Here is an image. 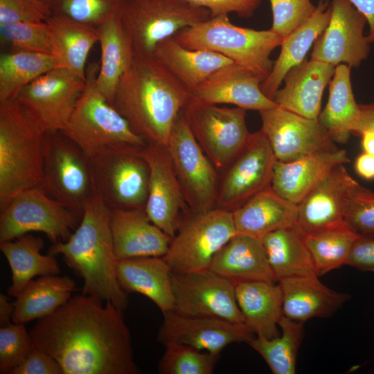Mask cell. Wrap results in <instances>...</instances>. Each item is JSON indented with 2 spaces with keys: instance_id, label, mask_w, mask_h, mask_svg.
Masks as SVG:
<instances>
[{
  "instance_id": "6da1fadb",
  "label": "cell",
  "mask_w": 374,
  "mask_h": 374,
  "mask_svg": "<svg viewBox=\"0 0 374 374\" xmlns=\"http://www.w3.org/2000/svg\"><path fill=\"white\" fill-rule=\"evenodd\" d=\"M33 346L51 355L62 374H138L123 311L81 294L30 330Z\"/></svg>"
},
{
  "instance_id": "7a4b0ae2",
  "label": "cell",
  "mask_w": 374,
  "mask_h": 374,
  "mask_svg": "<svg viewBox=\"0 0 374 374\" xmlns=\"http://www.w3.org/2000/svg\"><path fill=\"white\" fill-rule=\"evenodd\" d=\"M190 91L153 54L134 53L112 103L148 143L166 146Z\"/></svg>"
},
{
  "instance_id": "3957f363",
  "label": "cell",
  "mask_w": 374,
  "mask_h": 374,
  "mask_svg": "<svg viewBox=\"0 0 374 374\" xmlns=\"http://www.w3.org/2000/svg\"><path fill=\"white\" fill-rule=\"evenodd\" d=\"M111 210L96 195L84 206L80 224L65 242L53 244L48 254L61 255L74 274L83 280L82 294L110 301L123 311L127 294L116 277L110 229Z\"/></svg>"
},
{
  "instance_id": "277c9868",
  "label": "cell",
  "mask_w": 374,
  "mask_h": 374,
  "mask_svg": "<svg viewBox=\"0 0 374 374\" xmlns=\"http://www.w3.org/2000/svg\"><path fill=\"white\" fill-rule=\"evenodd\" d=\"M44 132L17 100L0 104V211L20 193L43 186Z\"/></svg>"
},
{
  "instance_id": "5b68a950",
  "label": "cell",
  "mask_w": 374,
  "mask_h": 374,
  "mask_svg": "<svg viewBox=\"0 0 374 374\" xmlns=\"http://www.w3.org/2000/svg\"><path fill=\"white\" fill-rule=\"evenodd\" d=\"M173 37L186 48L221 54L265 80L274 65L270 55L283 40L271 29L238 26L229 20L228 15L211 17L180 30Z\"/></svg>"
},
{
  "instance_id": "8992f818",
  "label": "cell",
  "mask_w": 374,
  "mask_h": 374,
  "mask_svg": "<svg viewBox=\"0 0 374 374\" xmlns=\"http://www.w3.org/2000/svg\"><path fill=\"white\" fill-rule=\"evenodd\" d=\"M99 64H87L85 86L74 110L61 131L87 156L111 145L143 148L145 140L135 133L127 121L99 91L96 80Z\"/></svg>"
},
{
  "instance_id": "52a82bcc",
  "label": "cell",
  "mask_w": 374,
  "mask_h": 374,
  "mask_svg": "<svg viewBox=\"0 0 374 374\" xmlns=\"http://www.w3.org/2000/svg\"><path fill=\"white\" fill-rule=\"evenodd\" d=\"M142 148L111 145L88 155L96 195L111 211L145 209L150 172Z\"/></svg>"
},
{
  "instance_id": "ba28073f",
  "label": "cell",
  "mask_w": 374,
  "mask_h": 374,
  "mask_svg": "<svg viewBox=\"0 0 374 374\" xmlns=\"http://www.w3.org/2000/svg\"><path fill=\"white\" fill-rule=\"evenodd\" d=\"M42 188L80 217L96 195L88 156L61 131L44 135Z\"/></svg>"
},
{
  "instance_id": "9c48e42d",
  "label": "cell",
  "mask_w": 374,
  "mask_h": 374,
  "mask_svg": "<svg viewBox=\"0 0 374 374\" xmlns=\"http://www.w3.org/2000/svg\"><path fill=\"white\" fill-rule=\"evenodd\" d=\"M118 17L134 53L151 55L159 43L207 20L211 12L185 0H125Z\"/></svg>"
},
{
  "instance_id": "30bf717a",
  "label": "cell",
  "mask_w": 374,
  "mask_h": 374,
  "mask_svg": "<svg viewBox=\"0 0 374 374\" xmlns=\"http://www.w3.org/2000/svg\"><path fill=\"white\" fill-rule=\"evenodd\" d=\"M237 233L233 213L215 208L182 220L163 258L172 272L209 269L215 255Z\"/></svg>"
},
{
  "instance_id": "8fae6325",
  "label": "cell",
  "mask_w": 374,
  "mask_h": 374,
  "mask_svg": "<svg viewBox=\"0 0 374 374\" xmlns=\"http://www.w3.org/2000/svg\"><path fill=\"white\" fill-rule=\"evenodd\" d=\"M246 111L190 98L181 112L197 143L217 170H224L231 163L251 134Z\"/></svg>"
},
{
  "instance_id": "7c38bea8",
  "label": "cell",
  "mask_w": 374,
  "mask_h": 374,
  "mask_svg": "<svg viewBox=\"0 0 374 374\" xmlns=\"http://www.w3.org/2000/svg\"><path fill=\"white\" fill-rule=\"evenodd\" d=\"M81 218L42 187L30 188L16 195L1 211L0 242L35 231L44 233L53 244L65 242Z\"/></svg>"
},
{
  "instance_id": "4fadbf2b",
  "label": "cell",
  "mask_w": 374,
  "mask_h": 374,
  "mask_svg": "<svg viewBox=\"0 0 374 374\" xmlns=\"http://www.w3.org/2000/svg\"><path fill=\"white\" fill-rule=\"evenodd\" d=\"M166 148L190 212L202 213L216 208L220 185L216 168L181 114L173 125Z\"/></svg>"
},
{
  "instance_id": "5bb4252c",
  "label": "cell",
  "mask_w": 374,
  "mask_h": 374,
  "mask_svg": "<svg viewBox=\"0 0 374 374\" xmlns=\"http://www.w3.org/2000/svg\"><path fill=\"white\" fill-rule=\"evenodd\" d=\"M172 283L175 312L244 323L233 280L208 269L187 273L172 271Z\"/></svg>"
},
{
  "instance_id": "9a60e30c",
  "label": "cell",
  "mask_w": 374,
  "mask_h": 374,
  "mask_svg": "<svg viewBox=\"0 0 374 374\" xmlns=\"http://www.w3.org/2000/svg\"><path fill=\"white\" fill-rule=\"evenodd\" d=\"M84 86V80L56 68L25 87L16 100L44 132L62 131Z\"/></svg>"
},
{
  "instance_id": "2e32d148",
  "label": "cell",
  "mask_w": 374,
  "mask_h": 374,
  "mask_svg": "<svg viewBox=\"0 0 374 374\" xmlns=\"http://www.w3.org/2000/svg\"><path fill=\"white\" fill-rule=\"evenodd\" d=\"M276 161L265 133H251L245 145L226 168L219 185L216 208L233 211L271 187Z\"/></svg>"
},
{
  "instance_id": "e0dca14e",
  "label": "cell",
  "mask_w": 374,
  "mask_h": 374,
  "mask_svg": "<svg viewBox=\"0 0 374 374\" xmlns=\"http://www.w3.org/2000/svg\"><path fill=\"white\" fill-rule=\"evenodd\" d=\"M328 26L315 41L312 60L335 66H359L370 52V42L364 35L365 17L349 0H331Z\"/></svg>"
},
{
  "instance_id": "ac0fdd59",
  "label": "cell",
  "mask_w": 374,
  "mask_h": 374,
  "mask_svg": "<svg viewBox=\"0 0 374 374\" xmlns=\"http://www.w3.org/2000/svg\"><path fill=\"white\" fill-rule=\"evenodd\" d=\"M261 130L277 161L289 162L337 147L318 119H311L278 105L259 112Z\"/></svg>"
},
{
  "instance_id": "d6986e66",
  "label": "cell",
  "mask_w": 374,
  "mask_h": 374,
  "mask_svg": "<svg viewBox=\"0 0 374 374\" xmlns=\"http://www.w3.org/2000/svg\"><path fill=\"white\" fill-rule=\"evenodd\" d=\"M150 172L145 211L150 221L171 239L189 211L166 146L147 143L139 152Z\"/></svg>"
},
{
  "instance_id": "ffe728a7",
  "label": "cell",
  "mask_w": 374,
  "mask_h": 374,
  "mask_svg": "<svg viewBox=\"0 0 374 374\" xmlns=\"http://www.w3.org/2000/svg\"><path fill=\"white\" fill-rule=\"evenodd\" d=\"M255 335L245 323L184 316L171 311L163 314L158 340L163 345L181 344L220 355L225 347L233 343L249 344Z\"/></svg>"
},
{
  "instance_id": "44dd1931",
  "label": "cell",
  "mask_w": 374,
  "mask_h": 374,
  "mask_svg": "<svg viewBox=\"0 0 374 374\" xmlns=\"http://www.w3.org/2000/svg\"><path fill=\"white\" fill-rule=\"evenodd\" d=\"M357 182L339 165L297 205L296 226L304 235L347 224L345 206Z\"/></svg>"
},
{
  "instance_id": "7402d4cb",
  "label": "cell",
  "mask_w": 374,
  "mask_h": 374,
  "mask_svg": "<svg viewBox=\"0 0 374 374\" xmlns=\"http://www.w3.org/2000/svg\"><path fill=\"white\" fill-rule=\"evenodd\" d=\"M264 80L256 73L233 62L190 91V98L204 103L232 105L260 112L278 105L262 92Z\"/></svg>"
},
{
  "instance_id": "603a6c76",
  "label": "cell",
  "mask_w": 374,
  "mask_h": 374,
  "mask_svg": "<svg viewBox=\"0 0 374 374\" xmlns=\"http://www.w3.org/2000/svg\"><path fill=\"white\" fill-rule=\"evenodd\" d=\"M110 229L117 260L163 257L171 238L153 224L144 208L111 211Z\"/></svg>"
},
{
  "instance_id": "cb8c5ba5",
  "label": "cell",
  "mask_w": 374,
  "mask_h": 374,
  "mask_svg": "<svg viewBox=\"0 0 374 374\" xmlns=\"http://www.w3.org/2000/svg\"><path fill=\"white\" fill-rule=\"evenodd\" d=\"M349 161L346 152L338 148L289 162L276 160L271 187L280 196L298 205L333 168Z\"/></svg>"
},
{
  "instance_id": "d4e9b609",
  "label": "cell",
  "mask_w": 374,
  "mask_h": 374,
  "mask_svg": "<svg viewBox=\"0 0 374 374\" xmlns=\"http://www.w3.org/2000/svg\"><path fill=\"white\" fill-rule=\"evenodd\" d=\"M335 67L312 59L303 61L287 73L284 84L277 90L273 100L292 112L318 119L322 96Z\"/></svg>"
},
{
  "instance_id": "484cf974",
  "label": "cell",
  "mask_w": 374,
  "mask_h": 374,
  "mask_svg": "<svg viewBox=\"0 0 374 374\" xmlns=\"http://www.w3.org/2000/svg\"><path fill=\"white\" fill-rule=\"evenodd\" d=\"M116 272L118 284L125 293L145 296L163 314L174 311L172 270L163 257L118 260Z\"/></svg>"
},
{
  "instance_id": "4316f807",
  "label": "cell",
  "mask_w": 374,
  "mask_h": 374,
  "mask_svg": "<svg viewBox=\"0 0 374 374\" xmlns=\"http://www.w3.org/2000/svg\"><path fill=\"white\" fill-rule=\"evenodd\" d=\"M318 277H294L278 281L284 316L304 323L312 318L332 315L348 300V294L330 289Z\"/></svg>"
},
{
  "instance_id": "83f0119b",
  "label": "cell",
  "mask_w": 374,
  "mask_h": 374,
  "mask_svg": "<svg viewBox=\"0 0 374 374\" xmlns=\"http://www.w3.org/2000/svg\"><path fill=\"white\" fill-rule=\"evenodd\" d=\"M209 269L233 282L262 280L278 283L261 239L236 233L215 255Z\"/></svg>"
},
{
  "instance_id": "f1b7e54d",
  "label": "cell",
  "mask_w": 374,
  "mask_h": 374,
  "mask_svg": "<svg viewBox=\"0 0 374 374\" xmlns=\"http://www.w3.org/2000/svg\"><path fill=\"white\" fill-rule=\"evenodd\" d=\"M330 10L328 0H320L312 15L283 38L279 55L269 75L261 84L262 92L269 98L273 100L287 73L304 61L310 48L328 26Z\"/></svg>"
},
{
  "instance_id": "f546056e",
  "label": "cell",
  "mask_w": 374,
  "mask_h": 374,
  "mask_svg": "<svg viewBox=\"0 0 374 374\" xmlns=\"http://www.w3.org/2000/svg\"><path fill=\"white\" fill-rule=\"evenodd\" d=\"M232 213L238 233L261 239L271 231L295 225L298 206L280 196L270 187Z\"/></svg>"
},
{
  "instance_id": "4dcf8cb0",
  "label": "cell",
  "mask_w": 374,
  "mask_h": 374,
  "mask_svg": "<svg viewBox=\"0 0 374 374\" xmlns=\"http://www.w3.org/2000/svg\"><path fill=\"white\" fill-rule=\"evenodd\" d=\"M235 295L244 323L256 335L271 339L280 335L278 323L283 316L280 287L262 280L235 282Z\"/></svg>"
},
{
  "instance_id": "1f68e13d",
  "label": "cell",
  "mask_w": 374,
  "mask_h": 374,
  "mask_svg": "<svg viewBox=\"0 0 374 374\" xmlns=\"http://www.w3.org/2000/svg\"><path fill=\"white\" fill-rule=\"evenodd\" d=\"M100 48V62L96 83L112 104L118 84L130 66L134 51L118 15L96 27Z\"/></svg>"
},
{
  "instance_id": "d6a6232c",
  "label": "cell",
  "mask_w": 374,
  "mask_h": 374,
  "mask_svg": "<svg viewBox=\"0 0 374 374\" xmlns=\"http://www.w3.org/2000/svg\"><path fill=\"white\" fill-rule=\"evenodd\" d=\"M152 54L189 91L220 68L233 63L213 51L186 48L173 37L159 43Z\"/></svg>"
},
{
  "instance_id": "836d02e7",
  "label": "cell",
  "mask_w": 374,
  "mask_h": 374,
  "mask_svg": "<svg viewBox=\"0 0 374 374\" xmlns=\"http://www.w3.org/2000/svg\"><path fill=\"white\" fill-rule=\"evenodd\" d=\"M44 240L27 233L15 240L0 242L12 272V283L7 293L16 297L37 276L57 275L60 272L55 256L41 253Z\"/></svg>"
},
{
  "instance_id": "e575fe53",
  "label": "cell",
  "mask_w": 374,
  "mask_h": 374,
  "mask_svg": "<svg viewBox=\"0 0 374 374\" xmlns=\"http://www.w3.org/2000/svg\"><path fill=\"white\" fill-rule=\"evenodd\" d=\"M350 69L344 64L335 67L327 104L318 118L332 141L340 143L347 142L355 133L361 116L360 105L352 89Z\"/></svg>"
},
{
  "instance_id": "d590c367",
  "label": "cell",
  "mask_w": 374,
  "mask_h": 374,
  "mask_svg": "<svg viewBox=\"0 0 374 374\" xmlns=\"http://www.w3.org/2000/svg\"><path fill=\"white\" fill-rule=\"evenodd\" d=\"M46 22L62 67L85 80L88 55L98 42L96 28L58 15H51Z\"/></svg>"
},
{
  "instance_id": "8d00e7d4",
  "label": "cell",
  "mask_w": 374,
  "mask_h": 374,
  "mask_svg": "<svg viewBox=\"0 0 374 374\" xmlns=\"http://www.w3.org/2000/svg\"><path fill=\"white\" fill-rule=\"evenodd\" d=\"M261 241L277 281L317 276L304 235L296 224L271 231Z\"/></svg>"
},
{
  "instance_id": "74e56055",
  "label": "cell",
  "mask_w": 374,
  "mask_h": 374,
  "mask_svg": "<svg viewBox=\"0 0 374 374\" xmlns=\"http://www.w3.org/2000/svg\"><path fill=\"white\" fill-rule=\"evenodd\" d=\"M75 282L66 276L32 280L15 297L12 321L25 324L53 313L71 298Z\"/></svg>"
},
{
  "instance_id": "f35d334b",
  "label": "cell",
  "mask_w": 374,
  "mask_h": 374,
  "mask_svg": "<svg viewBox=\"0 0 374 374\" xmlns=\"http://www.w3.org/2000/svg\"><path fill=\"white\" fill-rule=\"evenodd\" d=\"M62 67L57 56L27 51L0 56V104L15 100L19 92L43 74ZM63 68V67H62Z\"/></svg>"
},
{
  "instance_id": "ab89813d",
  "label": "cell",
  "mask_w": 374,
  "mask_h": 374,
  "mask_svg": "<svg viewBox=\"0 0 374 374\" xmlns=\"http://www.w3.org/2000/svg\"><path fill=\"white\" fill-rule=\"evenodd\" d=\"M303 324L283 315L278 323L281 335L271 339L256 335L248 344L263 358L274 374H294L304 337Z\"/></svg>"
},
{
  "instance_id": "60d3db41",
  "label": "cell",
  "mask_w": 374,
  "mask_h": 374,
  "mask_svg": "<svg viewBox=\"0 0 374 374\" xmlns=\"http://www.w3.org/2000/svg\"><path fill=\"white\" fill-rule=\"evenodd\" d=\"M358 237L347 224L304 235L317 275L320 276L346 265Z\"/></svg>"
},
{
  "instance_id": "b9f144b4",
  "label": "cell",
  "mask_w": 374,
  "mask_h": 374,
  "mask_svg": "<svg viewBox=\"0 0 374 374\" xmlns=\"http://www.w3.org/2000/svg\"><path fill=\"white\" fill-rule=\"evenodd\" d=\"M159 364L163 374H211L220 355L190 346L168 343Z\"/></svg>"
},
{
  "instance_id": "7bdbcfd3",
  "label": "cell",
  "mask_w": 374,
  "mask_h": 374,
  "mask_svg": "<svg viewBox=\"0 0 374 374\" xmlns=\"http://www.w3.org/2000/svg\"><path fill=\"white\" fill-rule=\"evenodd\" d=\"M125 0H48L51 15L65 16L97 27L114 15H118Z\"/></svg>"
},
{
  "instance_id": "ee69618b",
  "label": "cell",
  "mask_w": 374,
  "mask_h": 374,
  "mask_svg": "<svg viewBox=\"0 0 374 374\" xmlns=\"http://www.w3.org/2000/svg\"><path fill=\"white\" fill-rule=\"evenodd\" d=\"M1 42L14 51L55 55L46 21H19L0 24Z\"/></svg>"
},
{
  "instance_id": "f6af8a7d",
  "label": "cell",
  "mask_w": 374,
  "mask_h": 374,
  "mask_svg": "<svg viewBox=\"0 0 374 374\" xmlns=\"http://www.w3.org/2000/svg\"><path fill=\"white\" fill-rule=\"evenodd\" d=\"M34 348L23 323H10L0 328V373H10Z\"/></svg>"
},
{
  "instance_id": "bcb514c9",
  "label": "cell",
  "mask_w": 374,
  "mask_h": 374,
  "mask_svg": "<svg viewBox=\"0 0 374 374\" xmlns=\"http://www.w3.org/2000/svg\"><path fill=\"white\" fill-rule=\"evenodd\" d=\"M344 217L359 235H374V192L357 183L347 200Z\"/></svg>"
},
{
  "instance_id": "7dc6e473",
  "label": "cell",
  "mask_w": 374,
  "mask_h": 374,
  "mask_svg": "<svg viewBox=\"0 0 374 374\" xmlns=\"http://www.w3.org/2000/svg\"><path fill=\"white\" fill-rule=\"evenodd\" d=\"M269 1L272 12L270 29L283 38L305 23L316 9L312 0Z\"/></svg>"
},
{
  "instance_id": "c3c4849f",
  "label": "cell",
  "mask_w": 374,
  "mask_h": 374,
  "mask_svg": "<svg viewBox=\"0 0 374 374\" xmlns=\"http://www.w3.org/2000/svg\"><path fill=\"white\" fill-rule=\"evenodd\" d=\"M51 15L47 1L0 0V24L19 21L43 22Z\"/></svg>"
},
{
  "instance_id": "681fc988",
  "label": "cell",
  "mask_w": 374,
  "mask_h": 374,
  "mask_svg": "<svg viewBox=\"0 0 374 374\" xmlns=\"http://www.w3.org/2000/svg\"><path fill=\"white\" fill-rule=\"evenodd\" d=\"M190 3L208 10L211 17L235 13L240 17L249 18L260 7L262 0H185Z\"/></svg>"
},
{
  "instance_id": "f907efd6",
  "label": "cell",
  "mask_w": 374,
  "mask_h": 374,
  "mask_svg": "<svg viewBox=\"0 0 374 374\" xmlns=\"http://www.w3.org/2000/svg\"><path fill=\"white\" fill-rule=\"evenodd\" d=\"M9 374H62L59 364L48 353L34 347Z\"/></svg>"
},
{
  "instance_id": "816d5d0a",
  "label": "cell",
  "mask_w": 374,
  "mask_h": 374,
  "mask_svg": "<svg viewBox=\"0 0 374 374\" xmlns=\"http://www.w3.org/2000/svg\"><path fill=\"white\" fill-rule=\"evenodd\" d=\"M346 265L362 271L374 272V235H359Z\"/></svg>"
},
{
  "instance_id": "f5cc1de1",
  "label": "cell",
  "mask_w": 374,
  "mask_h": 374,
  "mask_svg": "<svg viewBox=\"0 0 374 374\" xmlns=\"http://www.w3.org/2000/svg\"><path fill=\"white\" fill-rule=\"evenodd\" d=\"M352 5L365 17L368 25V39L374 44V0H349Z\"/></svg>"
},
{
  "instance_id": "db71d44e",
  "label": "cell",
  "mask_w": 374,
  "mask_h": 374,
  "mask_svg": "<svg viewBox=\"0 0 374 374\" xmlns=\"http://www.w3.org/2000/svg\"><path fill=\"white\" fill-rule=\"evenodd\" d=\"M355 168L362 177L374 179V155L366 152L359 155L355 161Z\"/></svg>"
},
{
  "instance_id": "11a10c76",
  "label": "cell",
  "mask_w": 374,
  "mask_h": 374,
  "mask_svg": "<svg viewBox=\"0 0 374 374\" xmlns=\"http://www.w3.org/2000/svg\"><path fill=\"white\" fill-rule=\"evenodd\" d=\"M360 109L361 116L355 132L358 135L365 129L374 130V103L360 105Z\"/></svg>"
},
{
  "instance_id": "9f6ffc18",
  "label": "cell",
  "mask_w": 374,
  "mask_h": 374,
  "mask_svg": "<svg viewBox=\"0 0 374 374\" xmlns=\"http://www.w3.org/2000/svg\"><path fill=\"white\" fill-rule=\"evenodd\" d=\"M14 310V304L9 302L6 296L0 294V326L3 327L11 323Z\"/></svg>"
},
{
  "instance_id": "6f0895ef",
  "label": "cell",
  "mask_w": 374,
  "mask_h": 374,
  "mask_svg": "<svg viewBox=\"0 0 374 374\" xmlns=\"http://www.w3.org/2000/svg\"><path fill=\"white\" fill-rule=\"evenodd\" d=\"M359 135L362 136V145L364 152L374 155V130L365 129Z\"/></svg>"
},
{
  "instance_id": "680465c9",
  "label": "cell",
  "mask_w": 374,
  "mask_h": 374,
  "mask_svg": "<svg viewBox=\"0 0 374 374\" xmlns=\"http://www.w3.org/2000/svg\"><path fill=\"white\" fill-rule=\"evenodd\" d=\"M42 1H48V0H42Z\"/></svg>"
}]
</instances>
